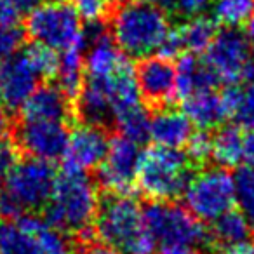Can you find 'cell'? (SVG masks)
I'll use <instances>...</instances> for the list:
<instances>
[{"mask_svg": "<svg viewBox=\"0 0 254 254\" xmlns=\"http://www.w3.org/2000/svg\"><path fill=\"white\" fill-rule=\"evenodd\" d=\"M96 235L119 254H155L157 242L146 226L143 207L131 193H110L99 202Z\"/></svg>", "mask_w": 254, "mask_h": 254, "instance_id": "6da1fadb", "label": "cell"}, {"mask_svg": "<svg viewBox=\"0 0 254 254\" xmlns=\"http://www.w3.org/2000/svg\"><path fill=\"white\" fill-rule=\"evenodd\" d=\"M99 207L98 187L87 173L63 171L56 176L44 207L46 221L66 235L87 237Z\"/></svg>", "mask_w": 254, "mask_h": 254, "instance_id": "7a4b0ae2", "label": "cell"}, {"mask_svg": "<svg viewBox=\"0 0 254 254\" xmlns=\"http://www.w3.org/2000/svg\"><path fill=\"white\" fill-rule=\"evenodd\" d=\"M169 30L167 14L148 0H120L110 19L113 42L129 58L157 54Z\"/></svg>", "mask_w": 254, "mask_h": 254, "instance_id": "3957f363", "label": "cell"}, {"mask_svg": "<svg viewBox=\"0 0 254 254\" xmlns=\"http://www.w3.org/2000/svg\"><path fill=\"white\" fill-rule=\"evenodd\" d=\"M56 173L51 162L35 157L16 160L0 195V218L16 219L26 212L46 207L53 191Z\"/></svg>", "mask_w": 254, "mask_h": 254, "instance_id": "277c9868", "label": "cell"}, {"mask_svg": "<svg viewBox=\"0 0 254 254\" xmlns=\"http://www.w3.org/2000/svg\"><path fill=\"white\" fill-rule=\"evenodd\" d=\"M191 174V160L187 153L153 145L141 152L136 185L152 200H174L183 195Z\"/></svg>", "mask_w": 254, "mask_h": 254, "instance_id": "5b68a950", "label": "cell"}, {"mask_svg": "<svg viewBox=\"0 0 254 254\" xmlns=\"http://www.w3.org/2000/svg\"><path fill=\"white\" fill-rule=\"evenodd\" d=\"M26 33L35 44L56 53L87 46L82 19L68 0H42L26 14Z\"/></svg>", "mask_w": 254, "mask_h": 254, "instance_id": "8992f818", "label": "cell"}, {"mask_svg": "<svg viewBox=\"0 0 254 254\" xmlns=\"http://www.w3.org/2000/svg\"><path fill=\"white\" fill-rule=\"evenodd\" d=\"M143 216L157 246L216 247L211 230L205 228L204 223L187 207L174 204L173 200H153L143 209Z\"/></svg>", "mask_w": 254, "mask_h": 254, "instance_id": "52a82bcc", "label": "cell"}, {"mask_svg": "<svg viewBox=\"0 0 254 254\" xmlns=\"http://www.w3.org/2000/svg\"><path fill=\"white\" fill-rule=\"evenodd\" d=\"M187 209L200 221H214L237 204L233 174L226 167H205L193 173L183 191Z\"/></svg>", "mask_w": 254, "mask_h": 254, "instance_id": "ba28073f", "label": "cell"}, {"mask_svg": "<svg viewBox=\"0 0 254 254\" xmlns=\"http://www.w3.org/2000/svg\"><path fill=\"white\" fill-rule=\"evenodd\" d=\"M204 61L219 82L247 84L254 80L253 46L239 28H223L205 49Z\"/></svg>", "mask_w": 254, "mask_h": 254, "instance_id": "9c48e42d", "label": "cell"}, {"mask_svg": "<svg viewBox=\"0 0 254 254\" xmlns=\"http://www.w3.org/2000/svg\"><path fill=\"white\" fill-rule=\"evenodd\" d=\"M141 145L119 134L110 138L108 152L98 166V183L110 193H131L136 185Z\"/></svg>", "mask_w": 254, "mask_h": 254, "instance_id": "30bf717a", "label": "cell"}, {"mask_svg": "<svg viewBox=\"0 0 254 254\" xmlns=\"http://www.w3.org/2000/svg\"><path fill=\"white\" fill-rule=\"evenodd\" d=\"M68 134L66 124L60 120H23L16 129L14 139L26 157L53 162L63 157Z\"/></svg>", "mask_w": 254, "mask_h": 254, "instance_id": "8fae6325", "label": "cell"}, {"mask_svg": "<svg viewBox=\"0 0 254 254\" xmlns=\"http://www.w3.org/2000/svg\"><path fill=\"white\" fill-rule=\"evenodd\" d=\"M42 78L26 49H19L0 63V103L7 110H19Z\"/></svg>", "mask_w": 254, "mask_h": 254, "instance_id": "7c38bea8", "label": "cell"}, {"mask_svg": "<svg viewBox=\"0 0 254 254\" xmlns=\"http://www.w3.org/2000/svg\"><path fill=\"white\" fill-rule=\"evenodd\" d=\"M110 136L105 126L82 122L68 134L66 148L63 153L64 171L89 173L98 169L108 152Z\"/></svg>", "mask_w": 254, "mask_h": 254, "instance_id": "4fadbf2b", "label": "cell"}, {"mask_svg": "<svg viewBox=\"0 0 254 254\" xmlns=\"http://www.w3.org/2000/svg\"><path fill=\"white\" fill-rule=\"evenodd\" d=\"M136 82L139 96L148 105L166 106L176 98V68L159 54L141 58L136 66Z\"/></svg>", "mask_w": 254, "mask_h": 254, "instance_id": "5bb4252c", "label": "cell"}, {"mask_svg": "<svg viewBox=\"0 0 254 254\" xmlns=\"http://www.w3.org/2000/svg\"><path fill=\"white\" fill-rule=\"evenodd\" d=\"M191 132H193V124L185 115V112L159 106V110L150 115V139L155 145L181 148L187 145Z\"/></svg>", "mask_w": 254, "mask_h": 254, "instance_id": "9a60e30c", "label": "cell"}, {"mask_svg": "<svg viewBox=\"0 0 254 254\" xmlns=\"http://www.w3.org/2000/svg\"><path fill=\"white\" fill-rule=\"evenodd\" d=\"M176 98L187 99L202 92L216 91L219 80L204 60L193 53L181 54L176 63Z\"/></svg>", "mask_w": 254, "mask_h": 254, "instance_id": "2e32d148", "label": "cell"}, {"mask_svg": "<svg viewBox=\"0 0 254 254\" xmlns=\"http://www.w3.org/2000/svg\"><path fill=\"white\" fill-rule=\"evenodd\" d=\"M23 120H60L66 122L71 113L70 98L58 85L40 84L21 106Z\"/></svg>", "mask_w": 254, "mask_h": 254, "instance_id": "e0dca14e", "label": "cell"}, {"mask_svg": "<svg viewBox=\"0 0 254 254\" xmlns=\"http://www.w3.org/2000/svg\"><path fill=\"white\" fill-rule=\"evenodd\" d=\"M183 112L190 119V122L204 131L221 126L228 119L225 103L221 99V92L209 91L190 96V98L183 99Z\"/></svg>", "mask_w": 254, "mask_h": 254, "instance_id": "ac0fdd59", "label": "cell"}, {"mask_svg": "<svg viewBox=\"0 0 254 254\" xmlns=\"http://www.w3.org/2000/svg\"><path fill=\"white\" fill-rule=\"evenodd\" d=\"M221 99L228 119L235 120V126L254 131V80L228 85L221 91Z\"/></svg>", "mask_w": 254, "mask_h": 254, "instance_id": "d6986e66", "label": "cell"}, {"mask_svg": "<svg viewBox=\"0 0 254 254\" xmlns=\"http://www.w3.org/2000/svg\"><path fill=\"white\" fill-rule=\"evenodd\" d=\"M211 157L221 167L244 162V134L239 126H223L211 136Z\"/></svg>", "mask_w": 254, "mask_h": 254, "instance_id": "ffe728a7", "label": "cell"}, {"mask_svg": "<svg viewBox=\"0 0 254 254\" xmlns=\"http://www.w3.org/2000/svg\"><path fill=\"white\" fill-rule=\"evenodd\" d=\"M84 53L85 46H75L60 53V63H58V87L68 96L75 98L84 84Z\"/></svg>", "mask_w": 254, "mask_h": 254, "instance_id": "44dd1931", "label": "cell"}, {"mask_svg": "<svg viewBox=\"0 0 254 254\" xmlns=\"http://www.w3.org/2000/svg\"><path fill=\"white\" fill-rule=\"evenodd\" d=\"M219 30L216 19L207 14H198L193 16V18H188V21L180 26L185 49H188L193 54L205 53V49L211 46V42L214 40Z\"/></svg>", "mask_w": 254, "mask_h": 254, "instance_id": "7402d4cb", "label": "cell"}, {"mask_svg": "<svg viewBox=\"0 0 254 254\" xmlns=\"http://www.w3.org/2000/svg\"><path fill=\"white\" fill-rule=\"evenodd\" d=\"M209 230H211V235L216 247L246 242L247 237L251 235L249 225H247L240 209L226 211L225 214H221L218 219L212 221V226Z\"/></svg>", "mask_w": 254, "mask_h": 254, "instance_id": "603a6c76", "label": "cell"}, {"mask_svg": "<svg viewBox=\"0 0 254 254\" xmlns=\"http://www.w3.org/2000/svg\"><path fill=\"white\" fill-rule=\"evenodd\" d=\"M113 122L119 129V134L126 136L131 141L141 145L143 141L150 139V113L143 108L141 103L120 112Z\"/></svg>", "mask_w": 254, "mask_h": 254, "instance_id": "cb8c5ba5", "label": "cell"}, {"mask_svg": "<svg viewBox=\"0 0 254 254\" xmlns=\"http://www.w3.org/2000/svg\"><path fill=\"white\" fill-rule=\"evenodd\" d=\"M212 18L225 28L246 25L254 12V0H212Z\"/></svg>", "mask_w": 254, "mask_h": 254, "instance_id": "d4e9b609", "label": "cell"}, {"mask_svg": "<svg viewBox=\"0 0 254 254\" xmlns=\"http://www.w3.org/2000/svg\"><path fill=\"white\" fill-rule=\"evenodd\" d=\"M235 185V198L240 212L249 225L251 233L254 235V169L249 166L239 167L233 174Z\"/></svg>", "mask_w": 254, "mask_h": 254, "instance_id": "484cf974", "label": "cell"}, {"mask_svg": "<svg viewBox=\"0 0 254 254\" xmlns=\"http://www.w3.org/2000/svg\"><path fill=\"white\" fill-rule=\"evenodd\" d=\"M148 2L162 9L166 14L181 16V18L204 14L212 4V0H148Z\"/></svg>", "mask_w": 254, "mask_h": 254, "instance_id": "4316f807", "label": "cell"}, {"mask_svg": "<svg viewBox=\"0 0 254 254\" xmlns=\"http://www.w3.org/2000/svg\"><path fill=\"white\" fill-rule=\"evenodd\" d=\"M39 0H0V23L18 25Z\"/></svg>", "mask_w": 254, "mask_h": 254, "instance_id": "83f0119b", "label": "cell"}, {"mask_svg": "<svg viewBox=\"0 0 254 254\" xmlns=\"http://www.w3.org/2000/svg\"><path fill=\"white\" fill-rule=\"evenodd\" d=\"M23 39L25 35L21 28H18V25L0 23V63L21 49Z\"/></svg>", "mask_w": 254, "mask_h": 254, "instance_id": "f1b7e54d", "label": "cell"}, {"mask_svg": "<svg viewBox=\"0 0 254 254\" xmlns=\"http://www.w3.org/2000/svg\"><path fill=\"white\" fill-rule=\"evenodd\" d=\"M70 4L87 23H98L106 16L110 7V0H70Z\"/></svg>", "mask_w": 254, "mask_h": 254, "instance_id": "f546056e", "label": "cell"}, {"mask_svg": "<svg viewBox=\"0 0 254 254\" xmlns=\"http://www.w3.org/2000/svg\"><path fill=\"white\" fill-rule=\"evenodd\" d=\"M185 146H187V157L191 162H204L211 157V134L204 129L191 132Z\"/></svg>", "mask_w": 254, "mask_h": 254, "instance_id": "4dcf8cb0", "label": "cell"}, {"mask_svg": "<svg viewBox=\"0 0 254 254\" xmlns=\"http://www.w3.org/2000/svg\"><path fill=\"white\" fill-rule=\"evenodd\" d=\"M183 51H185V44L183 39H181L180 26H176V28H171L167 32L166 39L162 40L157 54L166 58V60H173V58H180L183 54Z\"/></svg>", "mask_w": 254, "mask_h": 254, "instance_id": "1f68e13d", "label": "cell"}, {"mask_svg": "<svg viewBox=\"0 0 254 254\" xmlns=\"http://www.w3.org/2000/svg\"><path fill=\"white\" fill-rule=\"evenodd\" d=\"M14 162H16L14 148L11 145H7V143H0V195L4 191L5 180H7V174Z\"/></svg>", "mask_w": 254, "mask_h": 254, "instance_id": "d6a6232c", "label": "cell"}, {"mask_svg": "<svg viewBox=\"0 0 254 254\" xmlns=\"http://www.w3.org/2000/svg\"><path fill=\"white\" fill-rule=\"evenodd\" d=\"M214 254H254V242H239L218 247Z\"/></svg>", "mask_w": 254, "mask_h": 254, "instance_id": "836d02e7", "label": "cell"}, {"mask_svg": "<svg viewBox=\"0 0 254 254\" xmlns=\"http://www.w3.org/2000/svg\"><path fill=\"white\" fill-rule=\"evenodd\" d=\"M12 132V119L9 110L0 103V143H5Z\"/></svg>", "mask_w": 254, "mask_h": 254, "instance_id": "e575fe53", "label": "cell"}, {"mask_svg": "<svg viewBox=\"0 0 254 254\" xmlns=\"http://www.w3.org/2000/svg\"><path fill=\"white\" fill-rule=\"evenodd\" d=\"M78 254H119V253L99 240V242H87Z\"/></svg>", "mask_w": 254, "mask_h": 254, "instance_id": "d590c367", "label": "cell"}, {"mask_svg": "<svg viewBox=\"0 0 254 254\" xmlns=\"http://www.w3.org/2000/svg\"><path fill=\"white\" fill-rule=\"evenodd\" d=\"M244 162L254 169V131L244 136Z\"/></svg>", "mask_w": 254, "mask_h": 254, "instance_id": "8d00e7d4", "label": "cell"}, {"mask_svg": "<svg viewBox=\"0 0 254 254\" xmlns=\"http://www.w3.org/2000/svg\"><path fill=\"white\" fill-rule=\"evenodd\" d=\"M160 254H200L197 247H187V246H169L162 247Z\"/></svg>", "mask_w": 254, "mask_h": 254, "instance_id": "74e56055", "label": "cell"}, {"mask_svg": "<svg viewBox=\"0 0 254 254\" xmlns=\"http://www.w3.org/2000/svg\"><path fill=\"white\" fill-rule=\"evenodd\" d=\"M244 33H246V37L251 42V46L254 47V12H253V16L246 21V32Z\"/></svg>", "mask_w": 254, "mask_h": 254, "instance_id": "f35d334b", "label": "cell"}]
</instances>
